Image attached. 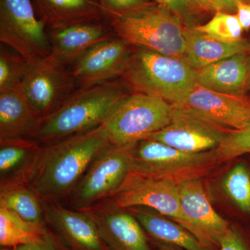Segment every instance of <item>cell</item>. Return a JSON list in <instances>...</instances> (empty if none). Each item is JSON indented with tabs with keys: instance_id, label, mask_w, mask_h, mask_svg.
<instances>
[{
	"instance_id": "cell-1",
	"label": "cell",
	"mask_w": 250,
	"mask_h": 250,
	"mask_svg": "<svg viewBox=\"0 0 250 250\" xmlns=\"http://www.w3.org/2000/svg\"><path fill=\"white\" fill-rule=\"evenodd\" d=\"M110 145L103 125L42 145L28 184L45 202L67 200L93 161Z\"/></svg>"
},
{
	"instance_id": "cell-2",
	"label": "cell",
	"mask_w": 250,
	"mask_h": 250,
	"mask_svg": "<svg viewBox=\"0 0 250 250\" xmlns=\"http://www.w3.org/2000/svg\"><path fill=\"white\" fill-rule=\"evenodd\" d=\"M129 95L124 85L113 81L78 88L55 111L41 120L28 139L47 145L95 129Z\"/></svg>"
},
{
	"instance_id": "cell-3",
	"label": "cell",
	"mask_w": 250,
	"mask_h": 250,
	"mask_svg": "<svg viewBox=\"0 0 250 250\" xmlns=\"http://www.w3.org/2000/svg\"><path fill=\"white\" fill-rule=\"evenodd\" d=\"M197 70L184 59L136 47L121 75L122 84L135 93L181 104L197 83Z\"/></svg>"
},
{
	"instance_id": "cell-4",
	"label": "cell",
	"mask_w": 250,
	"mask_h": 250,
	"mask_svg": "<svg viewBox=\"0 0 250 250\" xmlns=\"http://www.w3.org/2000/svg\"><path fill=\"white\" fill-rule=\"evenodd\" d=\"M107 21L116 36L129 45L184 59L187 27L165 6L152 2Z\"/></svg>"
},
{
	"instance_id": "cell-5",
	"label": "cell",
	"mask_w": 250,
	"mask_h": 250,
	"mask_svg": "<svg viewBox=\"0 0 250 250\" xmlns=\"http://www.w3.org/2000/svg\"><path fill=\"white\" fill-rule=\"evenodd\" d=\"M218 165L215 149L184 152L150 139L136 143L131 151V172L178 186L207 177Z\"/></svg>"
},
{
	"instance_id": "cell-6",
	"label": "cell",
	"mask_w": 250,
	"mask_h": 250,
	"mask_svg": "<svg viewBox=\"0 0 250 250\" xmlns=\"http://www.w3.org/2000/svg\"><path fill=\"white\" fill-rule=\"evenodd\" d=\"M172 105L147 94L129 95L103 125L110 143L128 146L147 139L170 124Z\"/></svg>"
},
{
	"instance_id": "cell-7",
	"label": "cell",
	"mask_w": 250,
	"mask_h": 250,
	"mask_svg": "<svg viewBox=\"0 0 250 250\" xmlns=\"http://www.w3.org/2000/svg\"><path fill=\"white\" fill-rule=\"evenodd\" d=\"M135 144L106 147L67 197V207L84 210L111 198L131 172V151Z\"/></svg>"
},
{
	"instance_id": "cell-8",
	"label": "cell",
	"mask_w": 250,
	"mask_h": 250,
	"mask_svg": "<svg viewBox=\"0 0 250 250\" xmlns=\"http://www.w3.org/2000/svg\"><path fill=\"white\" fill-rule=\"evenodd\" d=\"M0 41L29 63L51 54L48 31L32 0H0Z\"/></svg>"
},
{
	"instance_id": "cell-9",
	"label": "cell",
	"mask_w": 250,
	"mask_h": 250,
	"mask_svg": "<svg viewBox=\"0 0 250 250\" xmlns=\"http://www.w3.org/2000/svg\"><path fill=\"white\" fill-rule=\"evenodd\" d=\"M171 105L170 124L148 139L182 152L201 153L216 149L231 130L194 108Z\"/></svg>"
},
{
	"instance_id": "cell-10",
	"label": "cell",
	"mask_w": 250,
	"mask_h": 250,
	"mask_svg": "<svg viewBox=\"0 0 250 250\" xmlns=\"http://www.w3.org/2000/svg\"><path fill=\"white\" fill-rule=\"evenodd\" d=\"M77 88L71 72L50 55L30 63L21 90L41 119L55 111Z\"/></svg>"
},
{
	"instance_id": "cell-11",
	"label": "cell",
	"mask_w": 250,
	"mask_h": 250,
	"mask_svg": "<svg viewBox=\"0 0 250 250\" xmlns=\"http://www.w3.org/2000/svg\"><path fill=\"white\" fill-rule=\"evenodd\" d=\"M111 199L120 208L143 207L155 210L182 225L197 238L195 229L182 212L177 184L130 172Z\"/></svg>"
},
{
	"instance_id": "cell-12",
	"label": "cell",
	"mask_w": 250,
	"mask_h": 250,
	"mask_svg": "<svg viewBox=\"0 0 250 250\" xmlns=\"http://www.w3.org/2000/svg\"><path fill=\"white\" fill-rule=\"evenodd\" d=\"M93 218L108 250H152L146 232L126 208L106 199L84 210Z\"/></svg>"
},
{
	"instance_id": "cell-13",
	"label": "cell",
	"mask_w": 250,
	"mask_h": 250,
	"mask_svg": "<svg viewBox=\"0 0 250 250\" xmlns=\"http://www.w3.org/2000/svg\"><path fill=\"white\" fill-rule=\"evenodd\" d=\"M130 54L129 44L116 36L93 46L71 65L77 88L121 77Z\"/></svg>"
},
{
	"instance_id": "cell-14",
	"label": "cell",
	"mask_w": 250,
	"mask_h": 250,
	"mask_svg": "<svg viewBox=\"0 0 250 250\" xmlns=\"http://www.w3.org/2000/svg\"><path fill=\"white\" fill-rule=\"evenodd\" d=\"M45 219L69 250H108L96 224L84 210L72 209L62 202H45Z\"/></svg>"
},
{
	"instance_id": "cell-15",
	"label": "cell",
	"mask_w": 250,
	"mask_h": 250,
	"mask_svg": "<svg viewBox=\"0 0 250 250\" xmlns=\"http://www.w3.org/2000/svg\"><path fill=\"white\" fill-rule=\"evenodd\" d=\"M179 191L182 212L195 229L197 239L211 250L218 248L231 226L213 209L201 179L179 184Z\"/></svg>"
},
{
	"instance_id": "cell-16",
	"label": "cell",
	"mask_w": 250,
	"mask_h": 250,
	"mask_svg": "<svg viewBox=\"0 0 250 250\" xmlns=\"http://www.w3.org/2000/svg\"><path fill=\"white\" fill-rule=\"evenodd\" d=\"M179 104L201 112L229 129H241L250 125L248 95L220 93L196 83Z\"/></svg>"
},
{
	"instance_id": "cell-17",
	"label": "cell",
	"mask_w": 250,
	"mask_h": 250,
	"mask_svg": "<svg viewBox=\"0 0 250 250\" xmlns=\"http://www.w3.org/2000/svg\"><path fill=\"white\" fill-rule=\"evenodd\" d=\"M48 34L51 57L66 67L93 46L116 36L107 20L48 30Z\"/></svg>"
},
{
	"instance_id": "cell-18",
	"label": "cell",
	"mask_w": 250,
	"mask_h": 250,
	"mask_svg": "<svg viewBox=\"0 0 250 250\" xmlns=\"http://www.w3.org/2000/svg\"><path fill=\"white\" fill-rule=\"evenodd\" d=\"M197 83L220 93L248 95L250 91V50L197 70Z\"/></svg>"
},
{
	"instance_id": "cell-19",
	"label": "cell",
	"mask_w": 250,
	"mask_h": 250,
	"mask_svg": "<svg viewBox=\"0 0 250 250\" xmlns=\"http://www.w3.org/2000/svg\"><path fill=\"white\" fill-rule=\"evenodd\" d=\"M42 147L28 138L0 140V188L28 184Z\"/></svg>"
},
{
	"instance_id": "cell-20",
	"label": "cell",
	"mask_w": 250,
	"mask_h": 250,
	"mask_svg": "<svg viewBox=\"0 0 250 250\" xmlns=\"http://www.w3.org/2000/svg\"><path fill=\"white\" fill-rule=\"evenodd\" d=\"M47 30L107 20L99 0H32Z\"/></svg>"
},
{
	"instance_id": "cell-21",
	"label": "cell",
	"mask_w": 250,
	"mask_h": 250,
	"mask_svg": "<svg viewBox=\"0 0 250 250\" xmlns=\"http://www.w3.org/2000/svg\"><path fill=\"white\" fill-rule=\"evenodd\" d=\"M250 48L248 39L228 42L197 30L196 27H187L184 60L198 70L234 54L248 52Z\"/></svg>"
},
{
	"instance_id": "cell-22",
	"label": "cell",
	"mask_w": 250,
	"mask_h": 250,
	"mask_svg": "<svg viewBox=\"0 0 250 250\" xmlns=\"http://www.w3.org/2000/svg\"><path fill=\"white\" fill-rule=\"evenodd\" d=\"M41 120L21 88L0 91V140L29 138Z\"/></svg>"
},
{
	"instance_id": "cell-23",
	"label": "cell",
	"mask_w": 250,
	"mask_h": 250,
	"mask_svg": "<svg viewBox=\"0 0 250 250\" xmlns=\"http://www.w3.org/2000/svg\"><path fill=\"white\" fill-rule=\"evenodd\" d=\"M126 209L137 219L146 233L156 243L171 245L184 250H211L183 226L155 210L143 207Z\"/></svg>"
},
{
	"instance_id": "cell-24",
	"label": "cell",
	"mask_w": 250,
	"mask_h": 250,
	"mask_svg": "<svg viewBox=\"0 0 250 250\" xmlns=\"http://www.w3.org/2000/svg\"><path fill=\"white\" fill-rule=\"evenodd\" d=\"M0 208L29 223L47 225L45 201L28 184L0 188Z\"/></svg>"
},
{
	"instance_id": "cell-25",
	"label": "cell",
	"mask_w": 250,
	"mask_h": 250,
	"mask_svg": "<svg viewBox=\"0 0 250 250\" xmlns=\"http://www.w3.org/2000/svg\"><path fill=\"white\" fill-rule=\"evenodd\" d=\"M47 225L29 223L9 210L0 208V246L14 248L35 243L48 231Z\"/></svg>"
},
{
	"instance_id": "cell-26",
	"label": "cell",
	"mask_w": 250,
	"mask_h": 250,
	"mask_svg": "<svg viewBox=\"0 0 250 250\" xmlns=\"http://www.w3.org/2000/svg\"><path fill=\"white\" fill-rule=\"evenodd\" d=\"M30 63L17 52L13 53L1 45L0 91L21 88Z\"/></svg>"
},
{
	"instance_id": "cell-27",
	"label": "cell",
	"mask_w": 250,
	"mask_h": 250,
	"mask_svg": "<svg viewBox=\"0 0 250 250\" xmlns=\"http://www.w3.org/2000/svg\"><path fill=\"white\" fill-rule=\"evenodd\" d=\"M224 189L238 208L250 213V174L244 164H238L229 172Z\"/></svg>"
},
{
	"instance_id": "cell-28",
	"label": "cell",
	"mask_w": 250,
	"mask_h": 250,
	"mask_svg": "<svg viewBox=\"0 0 250 250\" xmlns=\"http://www.w3.org/2000/svg\"><path fill=\"white\" fill-rule=\"evenodd\" d=\"M197 30L219 40L235 42L242 40L243 30L236 14L217 12L208 22L197 26Z\"/></svg>"
},
{
	"instance_id": "cell-29",
	"label": "cell",
	"mask_w": 250,
	"mask_h": 250,
	"mask_svg": "<svg viewBox=\"0 0 250 250\" xmlns=\"http://www.w3.org/2000/svg\"><path fill=\"white\" fill-rule=\"evenodd\" d=\"M215 152L220 164L250 154V125L241 129H231Z\"/></svg>"
},
{
	"instance_id": "cell-30",
	"label": "cell",
	"mask_w": 250,
	"mask_h": 250,
	"mask_svg": "<svg viewBox=\"0 0 250 250\" xmlns=\"http://www.w3.org/2000/svg\"><path fill=\"white\" fill-rule=\"evenodd\" d=\"M107 20L134 12L152 3L148 0H99Z\"/></svg>"
},
{
	"instance_id": "cell-31",
	"label": "cell",
	"mask_w": 250,
	"mask_h": 250,
	"mask_svg": "<svg viewBox=\"0 0 250 250\" xmlns=\"http://www.w3.org/2000/svg\"><path fill=\"white\" fill-rule=\"evenodd\" d=\"M165 6L177 15L188 27H194L197 24L196 5L191 0H148Z\"/></svg>"
},
{
	"instance_id": "cell-32",
	"label": "cell",
	"mask_w": 250,
	"mask_h": 250,
	"mask_svg": "<svg viewBox=\"0 0 250 250\" xmlns=\"http://www.w3.org/2000/svg\"><path fill=\"white\" fill-rule=\"evenodd\" d=\"M0 250H69L50 229L42 239L35 243L21 245L14 248H1Z\"/></svg>"
},
{
	"instance_id": "cell-33",
	"label": "cell",
	"mask_w": 250,
	"mask_h": 250,
	"mask_svg": "<svg viewBox=\"0 0 250 250\" xmlns=\"http://www.w3.org/2000/svg\"><path fill=\"white\" fill-rule=\"evenodd\" d=\"M197 7L213 12L236 14L238 0H191Z\"/></svg>"
},
{
	"instance_id": "cell-34",
	"label": "cell",
	"mask_w": 250,
	"mask_h": 250,
	"mask_svg": "<svg viewBox=\"0 0 250 250\" xmlns=\"http://www.w3.org/2000/svg\"><path fill=\"white\" fill-rule=\"evenodd\" d=\"M218 250H249L246 242L235 229L230 228L220 240Z\"/></svg>"
},
{
	"instance_id": "cell-35",
	"label": "cell",
	"mask_w": 250,
	"mask_h": 250,
	"mask_svg": "<svg viewBox=\"0 0 250 250\" xmlns=\"http://www.w3.org/2000/svg\"><path fill=\"white\" fill-rule=\"evenodd\" d=\"M236 16L239 20L243 30L250 29V4L237 1Z\"/></svg>"
},
{
	"instance_id": "cell-36",
	"label": "cell",
	"mask_w": 250,
	"mask_h": 250,
	"mask_svg": "<svg viewBox=\"0 0 250 250\" xmlns=\"http://www.w3.org/2000/svg\"><path fill=\"white\" fill-rule=\"evenodd\" d=\"M159 250H184L182 248H178L171 245L164 244V243H156Z\"/></svg>"
},
{
	"instance_id": "cell-37",
	"label": "cell",
	"mask_w": 250,
	"mask_h": 250,
	"mask_svg": "<svg viewBox=\"0 0 250 250\" xmlns=\"http://www.w3.org/2000/svg\"><path fill=\"white\" fill-rule=\"evenodd\" d=\"M238 1H243V2L248 3V4H250V0H238Z\"/></svg>"
},
{
	"instance_id": "cell-38",
	"label": "cell",
	"mask_w": 250,
	"mask_h": 250,
	"mask_svg": "<svg viewBox=\"0 0 250 250\" xmlns=\"http://www.w3.org/2000/svg\"><path fill=\"white\" fill-rule=\"evenodd\" d=\"M248 41H249V43H250V39H248ZM248 96H249L250 98V91L249 92V93H248Z\"/></svg>"
}]
</instances>
